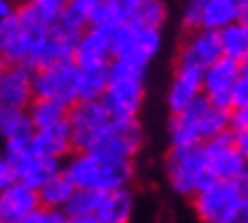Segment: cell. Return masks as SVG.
<instances>
[{"mask_svg":"<svg viewBox=\"0 0 248 223\" xmlns=\"http://www.w3.org/2000/svg\"><path fill=\"white\" fill-rule=\"evenodd\" d=\"M62 173L73 182L76 189L109 191V189L128 187L135 175V169H132V159H116L91 150H78L62 166Z\"/></svg>","mask_w":248,"mask_h":223,"instance_id":"cell-1","label":"cell"},{"mask_svg":"<svg viewBox=\"0 0 248 223\" xmlns=\"http://www.w3.org/2000/svg\"><path fill=\"white\" fill-rule=\"evenodd\" d=\"M146 66L148 64L130 57H112L107 66V87L100 98L112 119H137L143 103Z\"/></svg>","mask_w":248,"mask_h":223,"instance_id":"cell-2","label":"cell"},{"mask_svg":"<svg viewBox=\"0 0 248 223\" xmlns=\"http://www.w3.org/2000/svg\"><path fill=\"white\" fill-rule=\"evenodd\" d=\"M173 146H203L210 139L230 130V110L212 105L207 98H196L171 119Z\"/></svg>","mask_w":248,"mask_h":223,"instance_id":"cell-3","label":"cell"},{"mask_svg":"<svg viewBox=\"0 0 248 223\" xmlns=\"http://www.w3.org/2000/svg\"><path fill=\"white\" fill-rule=\"evenodd\" d=\"M166 178L182 196H194L212 178L203 146H173L166 157Z\"/></svg>","mask_w":248,"mask_h":223,"instance_id":"cell-4","label":"cell"},{"mask_svg":"<svg viewBox=\"0 0 248 223\" xmlns=\"http://www.w3.org/2000/svg\"><path fill=\"white\" fill-rule=\"evenodd\" d=\"M78 73L80 68L76 66L73 57L34 68L32 71V96L50 98V100L71 107L78 100Z\"/></svg>","mask_w":248,"mask_h":223,"instance_id":"cell-5","label":"cell"},{"mask_svg":"<svg viewBox=\"0 0 248 223\" xmlns=\"http://www.w3.org/2000/svg\"><path fill=\"white\" fill-rule=\"evenodd\" d=\"M246 193L248 189L241 180H210L194 193V209L203 223H221Z\"/></svg>","mask_w":248,"mask_h":223,"instance_id":"cell-6","label":"cell"},{"mask_svg":"<svg viewBox=\"0 0 248 223\" xmlns=\"http://www.w3.org/2000/svg\"><path fill=\"white\" fill-rule=\"evenodd\" d=\"M109 121L112 116L100 100H76L66 110V126L73 150H89Z\"/></svg>","mask_w":248,"mask_h":223,"instance_id":"cell-7","label":"cell"},{"mask_svg":"<svg viewBox=\"0 0 248 223\" xmlns=\"http://www.w3.org/2000/svg\"><path fill=\"white\" fill-rule=\"evenodd\" d=\"M109 46L112 57H130L148 64L162 46V34L155 28H141L132 21H123L109 30Z\"/></svg>","mask_w":248,"mask_h":223,"instance_id":"cell-8","label":"cell"},{"mask_svg":"<svg viewBox=\"0 0 248 223\" xmlns=\"http://www.w3.org/2000/svg\"><path fill=\"white\" fill-rule=\"evenodd\" d=\"M141 142L143 132L137 119H112L89 150L116 159H132L141 148Z\"/></svg>","mask_w":248,"mask_h":223,"instance_id":"cell-9","label":"cell"},{"mask_svg":"<svg viewBox=\"0 0 248 223\" xmlns=\"http://www.w3.org/2000/svg\"><path fill=\"white\" fill-rule=\"evenodd\" d=\"M237 80H239V62L218 57L207 68H203V98H207L217 107L230 110Z\"/></svg>","mask_w":248,"mask_h":223,"instance_id":"cell-10","label":"cell"},{"mask_svg":"<svg viewBox=\"0 0 248 223\" xmlns=\"http://www.w3.org/2000/svg\"><path fill=\"white\" fill-rule=\"evenodd\" d=\"M203 150L214 180H241L246 159L239 155V150L234 148L230 130L210 139L207 143H203Z\"/></svg>","mask_w":248,"mask_h":223,"instance_id":"cell-11","label":"cell"},{"mask_svg":"<svg viewBox=\"0 0 248 223\" xmlns=\"http://www.w3.org/2000/svg\"><path fill=\"white\" fill-rule=\"evenodd\" d=\"M73 62L78 68H107L112 62V46H109V32L100 28H84L73 46Z\"/></svg>","mask_w":248,"mask_h":223,"instance_id":"cell-12","label":"cell"},{"mask_svg":"<svg viewBox=\"0 0 248 223\" xmlns=\"http://www.w3.org/2000/svg\"><path fill=\"white\" fill-rule=\"evenodd\" d=\"M32 71L0 60V107H28L32 100Z\"/></svg>","mask_w":248,"mask_h":223,"instance_id":"cell-13","label":"cell"},{"mask_svg":"<svg viewBox=\"0 0 248 223\" xmlns=\"http://www.w3.org/2000/svg\"><path fill=\"white\" fill-rule=\"evenodd\" d=\"M39 207L37 189L14 180L0 191V223H23Z\"/></svg>","mask_w":248,"mask_h":223,"instance_id":"cell-14","label":"cell"},{"mask_svg":"<svg viewBox=\"0 0 248 223\" xmlns=\"http://www.w3.org/2000/svg\"><path fill=\"white\" fill-rule=\"evenodd\" d=\"M201 96H203V68L178 62L173 82L169 87V107H171V112L175 114V112L185 110L187 105H191Z\"/></svg>","mask_w":248,"mask_h":223,"instance_id":"cell-15","label":"cell"},{"mask_svg":"<svg viewBox=\"0 0 248 223\" xmlns=\"http://www.w3.org/2000/svg\"><path fill=\"white\" fill-rule=\"evenodd\" d=\"M218 57H223L221 52V41H218L217 30H207V28H198L191 30V37L180 50L178 62L185 64H194L198 68H207L212 62H217Z\"/></svg>","mask_w":248,"mask_h":223,"instance_id":"cell-16","label":"cell"},{"mask_svg":"<svg viewBox=\"0 0 248 223\" xmlns=\"http://www.w3.org/2000/svg\"><path fill=\"white\" fill-rule=\"evenodd\" d=\"M30 146L34 155L53 157V159H62L73 150V142H71V132H68L66 119L53 126L32 130L30 134Z\"/></svg>","mask_w":248,"mask_h":223,"instance_id":"cell-17","label":"cell"},{"mask_svg":"<svg viewBox=\"0 0 248 223\" xmlns=\"http://www.w3.org/2000/svg\"><path fill=\"white\" fill-rule=\"evenodd\" d=\"M132 209H135V198L128 187L109 189L98 193V203L91 219H96V223H130Z\"/></svg>","mask_w":248,"mask_h":223,"instance_id":"cell-18","label":"cell"},{"mask_svg":"<svg viewBox=\"0 0 248 223\" xmlns=\"http://www.w3.org/2000/svg\"><path fill=\"white\" fill-rule=\"evenodd\" d=\"M57 173H62V162L53 157L44 155H28L18 164H14V175L18 182L32 187V189H41V187L53 180Z\"/></svg>","mask_w":248,"mask_h":223,"instance_id":"cell-19","label":"cell"},{"mask_svg":"<svg viewBox=\"0 0 248 223\" xmlns=\"http://www.w3.org/2000/svg\"><path fill=\"white\" fill-rule=\"evenodd\" d=\"M239 5L234 0H207L201 2V28L221 30L239 18Z\"/></svg>","mask_w":248,"mask_h":223,"instance_id":"cell-20","label":"cell"},{"mask_svg":"<svg viewBox=\"0 0 248 223\" xmlns=\"http://www.w3.org/2000/svg\"><path fill=\"white\" fill-rule=\"evenodd\" d=\"M218 41H221V52L228 60L244 62L248 57V30L239 21L221 28L218 30Z\"/></svg>","mask_w":248,"mask_h":223,"instance_id":"cell-21","label":"cell"},{"mask_svg":"<svg viewBox=\"0 0 248 223\" xmlns=\"http://www.w3.org/2000/svg\"><path fill=\"white\" fill-rule=\"evenodd\" d=\"M66 110H68L66 105L57 103V100H50V98H32L30 105L25 107L34 130L64 121L66 119Z\"/></svg>","mask_w":248,"mask_h":223,"instance_id":"cell-22","label":"cell"},{"mask_svg":"<svg viewBox=\"0 0 248 223\" xmlns=\"http://www.w3.org/2000/svg\"><path fill=\"white\" fill-rule=\"evenodd\" d=\"M76 187L73 182L64 175L57 173L53 180H48L41 189H37L39 193V205L41 207H50V209H64V205L68 203V198L73 196Z\"/></svg>","mask_w":248,"mask_h":223,"instance_id":"cell-23","label":"cell"},{"mask_svg":"<svg viewBox=\"0 0 248 223\" xmlns=\"http://www.w3.org/2000/svg\"><path fill=\"white\" fill-rule=\"evenodd\" d=\"M30 116L23 107H0V139H16V137H30L32 134Z\"/></svg>","mask_w":248,"mask_h":223,"instance_id":"cell-24","label":"cell"},{"mask_svg":"<svg viewBox=\"0 0 248 223\" xmlns=\"http://www.w3.org/2000/svg\"><path fill=\"white\" fill-rule=\"evenodd\" d=\"M107 87V68H80L78 100H100Z\"/></svg>","mask_w":248,"mask_h":223,"instance_id":"cell-25","label":"cell"},{"mask_svg":"<svg viewBox=\"0 0 248 223\" xmlns=\"http://www.w3.org/2000/svg\"><path fill=\"white\" fill-rule=\"evenodd\" d=\"M18 37H21V21L14 12L12 16L0 21V60L2 62L12 64V55L16 50Z\"/></svg>","mask_w":248,"mask_h":223,"instance_id":"cell-26","label":"cell"},{"mask_svg":"<svg viewBox=\"0 0 248 223\" xmlns=\"http://www.w3.org/2000/svg\"><path fill=\"white\" fill-rule=\"evenodd\" d=\"M130 21L141 25V28H155V30H159V25L166 21V5L162 0H143Z\"/></svg>","mask_w":248,"mask_h":223,"instance_id":"cell-27","label":"cell"},{"mask_svg":"<svg viewBox=\"0 0 248 223\" xmlns=\"http://www.w3.org/2000/svg\"><path fill=\"white\" fill-rule=\"evenodd\" d=\"M32 9H34V14L46 23V25H53L60 14L66 9L68 0H30Z\"/></svg>","mask_w":248,"mask_h":223,"instance_id":"cell-28","label":"cell"},{"mask_svg":"<svg viewBox=\"0 0 248 223\" xmlns=\"http://www.w3.org/2000/svg\"><path fill=\"white\" fill-rule=\"evenodd\" d=\"M64 221H66V216H64L62 209H50V207H41L39 205L23 223H64Z\"/></svg>","mask_w":248,"mask_h":223,"instance_id":"cell-29","label":"cell"},{"mask_svg":"<svg viewBox=\"0 0 248 223\" xmlns=\"http://www.w3.org/2000/svg\"><path fill=\"white\" fill-rule=\"evenodd\" d=\"M105 2L121 16V21H130L143 0H105Z\"/></svg>","mask_w":248,"mask_h":223,"instance_id":"cell-30","label":"cell"},{"mask_svg":"<svg viewBox=\"0 0 248 223\" xmlns=\"http://www.w3.org/2000/svg\"><path fill=\"white\" fill-rule=\"evenodd\" d=\"M221 223H248V193L223 216Z\"/></svg>","mask_w":248,"mask_h":223,"instance_id":"cell-31","label":"cell"},{"mask_svg":"<svg viewBox=\"0 0 248 223\" xmlns=\"http://www.w3.org/2000/svg\"><path fill=\"white\" fill-rule=\"evenodd\" d=\"M182 21H185V25L189 30H198L201 28V2L191 0L187 5V9H185V14H182Z\"/></svg>","mask_w":248,"mask_h":223,"instance_id":"cell-32","label":"cell"},{"mask_svg":"<svg viewBox=\"0 0 248 223\" xmlns=\"http://www.w3.org/2000/svg\"><path fill=\"white\" fill-rule=\"evenodd\" d=\"M230 137H232V143L234 148L239 150V155L248 159V126L234 127V132H230Z\"/></svg>","mask_w":248,"mask_h":223,"instance_id":"cell-33","label":"cell"},{"mask_svg":"<svg viewBox=\"0 0 248 223\" xmlns=\"http://www.w3.org/2000/svg\"><path fill=\"white\" fill-rule=\"evenodd\" d=\"M230 126L232 127H244L248 126V98L241 105L230 110Z\"/></svg>","mask_w":248,"mask_h":223,"instance_id":"cell-34","label":"cell"},{"mask_svg":"<svg viewBox=\"0 0 248 223\" xmlns=\"http://www.w3.org/2000/svg\"><path fill=\"white\" fill-rule=\"evenodd\" d=\"M14 180H16V175H14V166L9 164L7 157L0 155V191H2L5 187L12 185Z\"/></svg>","mask_w":248,"mask_h":223,"instance_id":"cell-35","label":"cell"},{"mask_svg":"<svg viewBox=\"0 0 248 223\" xmlns=\"http://www.w3.org/2000/svg\"><path fill=\"white\" fill-rule=\"evenodd\" d=\"M14 12H16V7H14L12 0H0V21L7 18V16H12Z\"/></svg>","mask_w":248,"mask_h":223,"instance_id":"cell-36","label":"cell"},{"mask_svg":"<svg viewBox=\"0 0 248 223\" xmlns=\"http://www.w3.org/2000/svg\"><path fill=\"white\" fill-rule=\"evenodd\" d=\"M237 21H239L241 25H244V28H246V30H248V2H246V5H244V7L239 9V18H237Z\"/></svg>","mask_w":248,"mask_h":223,"instance_id":"cell-37","label":"cell"},{"mask_svg":"<svg viewBox=\"0 0 248 223\" xmlns=\"http://www.w3.org/2000/svg\"><path fill=\"white\" fill-rule=\"evenodd\" d=\"M64 223H96V219H91V216H82V219H66Z\"/></svg>","mask_w":248,"mask_h":223,"instance_id":"cell-38","label":"cell"},{"mask_svg":"<svg viewBox=\"0 0 248 223\" xmlns=\"http://www.w3.org/2000/svg\"><path fill=\"white\" fill-rule=\"evenodd\" d=\"M241 182L246 185V189H248V159L244 162V173H241Z\"/></svg>","mask_w":248,"mask_h":223,"instance_id":"cell-39","label":"cell"},{"mask_svg":"<svg viewBox=\"0 0 248 223\" xmlns=\"http://www.w3.org/2000/svg\"><path fill=\"white\" fill-rule=\"evenodd\" d=\"M234 2H237V5H239V7H244V5H246L248 0H234Z\"/></svg>","mask_w":248,"mask_h":223,"instance_id":"cell-40","label":"cell"},{"mask_svg":"<svg viewBox=\"0 0 248 223\" xmlns=\"http://www.w3.org/2000/svg\"><path fill=\"white\" fill-rule=\"evenodd\" d=\"M196 2H207V0H196Z\"/></svg>","mask_w":248,"mask_h":223,"instance_id":"cell-41","label":"cell"}]
</instances>
